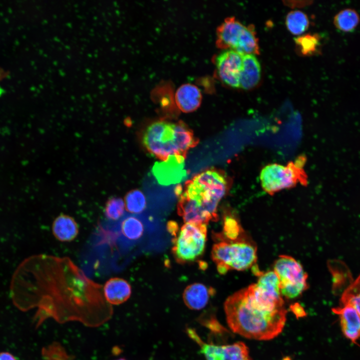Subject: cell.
Segmentation results:
<instances>
[{"mask_svg": "<svg viewBox=\"0 0 360 360\" xmlns=\"http://www.w3.org/2000/svg\"><path fill=\"white\" fill-rule=\"evenodd\" d=\"M15 278L24 290L26 308L37 306L38 324L52 318L60 323L80 322L88 326L109 320L112 306L102 285L88 278L70 258L40 254L28 258Z\"/></svg>", "mask_w": 360, "mask_h": 360, "instance_id": "cell-1", "label": "cell"}, {"mask_svg": "<svg viewBox=\"0 0 360 360\" xmlns=\"http://www.w3.org/2000/svg\"><path fill=\"white\" fill-rule=\"evenodd\" d=\"M224 310L232 332L249 339L272 340L282 331L286 320V308L266 310L254 299L249 286L229 296Z\"/></svg>", "mask_w": 360, "mask_h": 360, "instance_id": "cell-2", "label": "cell"}, {"mask_svg": "<svg viewBox=\"0 0 360 360\" xmlns=\"http://www.w3.org/2000/svg\"><path fill=\"white\" fill-rule=\"evenodd\" d=\"M232 180L224 172L208 170L185 183L184 190L178 188V214L186 223L208 224L216 221L219 202L232 186Z\"/></svg>", "mask_w": 360, "mask_h": 360, "instance_id": "cell-3", "label": "cell"}, {"mask_svg": "<svg viewBox=\"0 0 360 360\" xmlns=\"http://www.w3.org/2000/svg\"><path fill=\"white\" fill-rule=\"evenodd\" d=\"M198 142L192 130L182 122H155L148 126L142 136L145 148L161 160L171 155L185 157Z\"/></svg>", "mask_w": 360, "mask_h": 360, "instance_id": "cell-4", "label": "cell"}, {"mask_svg": "<svg viewBox=\"0 0 360 360\" xmlns=\"http://www.w3.org/2000/svg\"><path fill=\"white\" fill-rule=\"evenodd\" d=\"M212 257L220 274L230 270H244L256 266L257 248L246 236L234 241L218 242L212 246Z\"/></svg>", "mask_w": 360, "mask_h": 360, "instance_id": "cell-5", "label": "cell"}, {"mask_svg": "<svg viewBox=\"0 0 360 360\" xmlns=\"http://www.w3.org/2000/svg\"><path fill=\"white\" fill-rule=\"evenodd\" d=\"M306 161V156L301 155L286 165L274 163L264 166L260 174V184L264 192L273 195L298 184L306 186L308 178L304 170Z\"/></svg>", "mask_w": 360, "mask_h": 360, "instance_id": "cell-6", "label": "cell"}, {"mask_svg": "<svg viewBox=\"0 0 360 360\" xmlns=\"http://www.w3.org/2000/svg\"><path fill=\"white\" fill-rule=\"evenodd\" d=\"M273 269L278 278L282 297L296 298L308 288V274L294 258L284 254L279 256L274 264Z\"/></svg>", "mask_w": 360, "mask_h": 360, "instance_id": "cell-7", "label": "cell"}, {"mask_svg": "<svg viewBox=\"0 0 360 360\" xmlns=\"http://www.w3.org/2000/svg\"><path fill=\"white\" fill-rule=\"evenodd\" d=\"M206 224L186 223L178 236L172 239V253L176 261L184 263L194 261L204 252L206 240Z\"/></svg>", "mask_w": 360, "mask_h": 360, "instance_id": "cell-8", "label": "cell"}, {"mask_svg": "<svg viewBox=\"0 0 360 360\" xmlns=\"http://www.w3.org/2000/svg\"><path fill=\"white\" fill-rule=\"evenodd\" d=\"M187 332L199 345L206 360H252L248 346L242 342L217 345L204 342L192 329H188Z\"/></svg>", "mask_w": 360, "mask_h": 360, "instance_id": "cell-9", "label": "cell"}, {"mask_svg": "<svg viewBox=\"0 0 360 360\" xmlns=\"http://www.w3.org/2000/svg\"><path fill=\"white\" fill-rule=\"evenodd\" d=\"M243 54L233 50H225L216 58L215 64L220 80L228 86L240 88Z\"/></svg>", "mask_w": 360, "mask_h": 360, "instance_id": "cell-10", "label": "cell"}, {"mask_svg": "<svg viewBox=\"0 0 360 360\" xmlns=\"http://www.w3.org/2000/svg\"><path fill=\"white\" fill-rule=\"evenodd\" d=\"M184 158L181 155H171L165 160L155 162L152 173L161 185L169 186L182 181L186 176Z\"/></svg>", "mask_w": 360, "mask_h": 360, "instance_id": "cell-11", "label": "cell"}, {"mask_svg": "<svg viewBox=\"0 0 360 360\" xmlns=\"http://www.w3.org/2000/svg\"><path fill=\"white\" fill-rule=\"evenodd\" d=\"M244 26L234 17L226 18L217 28V46L235 50Z\"/></svg>", "mask_w": 360, "mask_h": 360, "instance_id": "cell-12", "label": "cell"}, {"mask_svg": "<svg viewBox=\"0 0 360 360\" xmlns=\"http://www.w3.org/2000/svg\"><path fill=\"white\" fill-rule=\"evenodd\" d=\"M332 312L338 316L342 330L344 336L354 343L360 338V316L349 304L333 308Z\"/></svg>", "mask_w": 360, "mask_h": 360, "instance_id": "cell-13", "label": "cell"}, {"mask_svg": "<svg viewBox=\"0 0 360 360\" xmlns=\"http://www.w3.org/2000/svg\"><path fill=\"white\" fill-rule=\"evenodd\" d=\"M106 301L111 306L118 305L126 302L130 296L132 288L125 280L118 277L108 280L103 287Z\"/></svg>", "mask_w": 360, "mask_h": 360, "instance_id": "cell-14", "label": "cell"}, {"mask_svg": "<svg viewBox=\"0 0 360 360\" xmlns=\"http://www.w3.org/2000/svg\"><path fill=\"white\" fill-rule=\"evenodd\" d=\"M214 290L204 284L195 283L188 286L184 290L182 297L185 304L193 310H200L208 303L210 296L214 293Z\"/></svg>", "mask_w": 360, "mask_h": 360, "instance_id": "cell-15", "label": "cell"}, {"mask_svg": "<svg viewBox=\"0 0 360 360\" xmlns=\"http://www.w3.org/2000/svg\"><path fill=\"white\" fill-rule=\"evenodd\" d=\"M202 99L200 89L192 84H184L176 92V104L178 108L184 112L196 110L200 106Z\"/></svg>", "mask_w": 360, "mask_h": 360, "instance_id": "cell-16", "label": "cell"}, {"mask_svg": "<svg viewBox=\"0 0 360 360\" xmlns=\"http://www.w3.org/2000/svg\"><path fill=\"white\" fill-rule=\"evenodd\" d=\"M52 230L55 238L62 242H72L79 232V226L74 218L64 214H60L54 220Z\"/></svg>", "mask_w": 360, "mask_h": 360, "instance_id": "cell-17", "label": "cell"}, {"mask_svg": "<svg viewBox=\"0 0 360 360\" xmlns=\"http://www.w3.org/2000/svg\"><path fill=\"white\" fill-rule=\"evenodd\" d=\"M260 65L255 56L244 55L240 76V88L244 90L254 88L260 82Z\"/></svg>", "mask_w": 360, "mask_h": 360, "instance_id": "cell-18", "label": "cell"}, {"mask_svg": "<svg viewBox=\"0 0 360 360\" xmlns=\"http://www.w3.org/2000/svg\"><path fill=\"white\" fill-rule=\"evenodd\" d=\"M222 228V232L215 234L218 242L234 241L246 236L236 216L230 212H226L224 214Z\"/></svg>", "mask_w": 360, "mask_h": 360, "instance_id": "cell-19", "label": "cell"}, {"mask_svg": "<svg viewBox=\"0 0 360 360\" xmlns=\"http://www.w3.org/2000/svg\"><path fill=\"white\" fill-rule=\"evenodd\" d=\"M235 50L243 55L259 54L258 40L253 25L244 26Z\"/></svg>", "mask_w": 360, "mask_h": 360, "instance_id": "cell-20", "label": "cell"}, {"mask_svg": "<svg viewBox=\"0 0 360 360\" xmlns=\"http://www.w3.org/2000/svg\"><path fill=\"white\" fill-rule=\"evenodd\" d=\"M360 22L358 12L352 8H346L338 12L334 16L336 27L344 32H350L357 26Z\"/></svg>", "mask_w": 360, "mask_h": 360, "instance_id": "cell-21", "label": "cell"}, {"mask_svg": "<svg viewBox=\"0 0 360 360\" xmlns=\"http://www.w3.org/2000/svg\"><path fill=\"white\" fill-rule=\"evenodd\" d=\"M286 24L290 32L295 35H299L307 30L309 26V20L307 16L302 12L292 10L287 14Z\"/></svg>", "mask_w": 360, "mask_h": 360, "instance_id": "cell-22", "label": "cell"}, {"mask_svg": "<svg viewBox=\"0 0 360 360\" xmlns=\"http://www.w3.org/2000/svg\"><path fill=\"white\" fill-rule=\"evenodd\" d=\"M120 230L122 234L129 240H138L143 234L144 227L142 222L137 218L130 216L122 222Z\"/></svg>", "mask_w": 360, "mask_h": 360, "instance_id": "cell-23", "label": "cell"}, {"mask_svg": "<svg viewBox=\"0 0 360 360\" xmlns=\"http://www.w3.org/2000/svg\"><path fill=\"white\" fill-rule=\"evenodd\" d=\"M124 201L126 211L132 214L142 212L144 210L146 205L144 194L138 189L128 192L126 194Z\"/></svg>", "mask_w": 360, "mask_h": 360, "instance_id": "cell-24", "label": "cell"}, {"mask_svg": "<svg viewBox=\"0 0 360 360\" xmlns=\"http://www.w3.org/2000/svg\"><path fill=\"white\" fill-rule=\"evenodd\" d=\"M340 302L352 306L360 316V275L344 290Z\"/></svg>", "mask_w": 360, "mask_h": 360, "instance_id": "cell-25", "label": "cell"}, {"mask_svg": "<svg viewBox=\"0 0 360 360\" xmlns=\"http://www.w3.org/2000/svg\"><path fill=\"white\" fill-rule=\"evenodd\" d=\"M300 52L304 55H312L318 52L320 39L317 34H306L295 38Z\"/></svg>", "mask_w": 360, "mask_h": 360, "instance_id": "cell-26", "label": "cell"}, {"mask_svg": "<svg viewBox=\"0 0 360 360\" xmlns=\"http://www.w3.org/2000/svg\"><path fill=\"white\" fill-rule=\"evenodd\" d=\"M125 206L124 200L118 197L110 198L104 207V214L111 220H118L124 214Z\"/></svg>", "mask_w": 360, "mask_h": 360, "instance_id": "cell-27", "label": "cell"}, {"mask_svg": "<svg viewBox=\"0 0 360 360\" xmlns=\"http://www.w3.org/2000/svg\"><path fill=\"white\" fill-rule=\"evenodd\" d=\"M42 355L44 360H70L64 348L59 344L54 343L43 348Z\"/></svg>", "mask_w": 360, "mask_h": 360, "instance_id": "cell-28", "label": "cell"}, {"mask_svg": "<svg viewBox=\"0 0 360 360\" xmlns=\"http://www.w3.org/2000/svg\"><path fill=\"white\" fill-rule=\"evenodd\" d=\"M167 228L168 232L174 237V238L177 236L179 227L176 222L174 220L169 221L167 224Z\"/></svg>", "mask_w": 360, "mask_h": 360, "instance_id": "cell-29", "label": "cell"}, {"mask_svg": "<svg viewBox=\"0 0 360 360\" xmlns=\"http://www.w3.org/2000/svg\"><path fill=\"white\" fill-rule=\"evenodd\" d=\"M293 312L296 316H304V311L302 307L298 304H296L292 306Z\"/></svg>", "mask_w": 360, "mask_h": 360, "instance_id": "cell-30", "label": "cell"}, {"mask_svg": "<svg viewBox=\"0 0 360 360\" xmlns=\"http://www.w3.org/2000/svg\"><path fill=\"white\" fill-rule=\"evenodd\" d=\"M0 360H17L11 353L6 352H0Z\"/></svg>", "mask_w": 360, "mask_h": 360, "instance_id": "cell-31", "label": "cell"}, {"mask_svg": "<svg viewBox=\"0 0 360 360\" xmlns=\"http://www.w3.org/2000/svg\"><path fill=\"white\" fill-rule=\"evenodd\" d=\"M126 360L124 359V358H119V359H118V360Z\"/></svg>", "mask_w": 360, "mask_h": 360, "instance_id": "cell-32", "label": "cell"}]
</instances>
